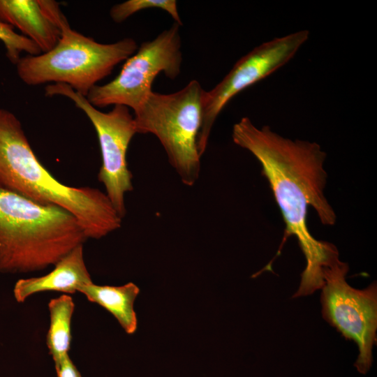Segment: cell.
Returning a JSON list of instances; mask_svg holds the SVG:
<instances>
[{
    "label": "cell",
    "instance_id": "1",
    "mask_svg": "<svg viewBox=\"0 0 377 377\" xmlns=\"http://www.w3.org/2000/svg\"><path fill=\"white\" fill-rule=\"evenodd\" d=\"M232 138L260 162L282 214L286 228L277 256L286 239L295 235L305 256L306 265L293 297L312 294L324 284L323 269L339 256L334 244L315 239L306 223L309 206L323 224L336 222L324 194L325 152L316 142L284 138L268 126L258 128L246 117L234 124Z\"/></svg>",
    "mask_w": 377,
    "mask_h": 377
},
{
    "label": "cell",
    "instance_id": "2",
    "mask_svg": "<svg viewBox=\"0 0 377 377\" xmlns=\"http://www.w3.org/2000/svg\"><path fill=\"white\" fill-rule=\"evenodd\" d=\"M0 187L67 210L88 239H101L121 226L122 219L105 193L94 187L67 186L47 170L34 152L20 121L3 108H0Z\"/></svg>",
    "mask_w": 377,
    "mask_h": 377
},
{
    "label": "cell",
    "instance_id": "3",
    "mask_svg": "<svg viewBox=\"0 0 377 377\" xmlns=\"http://www.w3.org/2000/svg\"><path fill=\"white\" fill-rule=\"evenodd\" d=\"M87 239L67 210L0 187V274L45 269Z\"/></svg>",
    "mask_w": 377,
    "mask_h": 377
},
{
    "label": "cell",
    "instance_id": "4",
    "mask_svg": "<svg viewBox=\"0 0 377 377\" xmlns=\"http://www.w3.org/2000/svg\"><path fill=\"white\" fill-rule=\"evenodd\" d=\"M41 3L59 27L60 36L50 50L27 55L18 61L17 75L27 85L63 83L86 97L98 82L111 74L138 47L131 38L112 43H98L72 29L57 1L41 0Z\"/></svg>",
    "mask_w": 377,
    "mask_h": 377
},
{
    "label": "cell",
    "instance_id": "5",
    "mask_svg": "<svg viewBox=\"0 0 377 377\" xmlns=\"http://www.w3.org/2000/svg\"><path fill=\"white\" fill-rule=\"evenodd\" d=\"M205 91L193 80L171 94L152 92L134 112L137 133H151L162 145L182 182L193 186L200 172L197 140Z\"/></svg>",
    "mask_w": 377,
    "mask_h": 377
},
{
    "label": "cell",
    "instance_id": "6",
    "mask_svg": "<svg viewBox=\"0 0 377 377\" xmlns=\"http://www.w3.org/2000/svg\"><path fill=\"white\" fill-rule=\"evenodd\" d=\"M179 27L174 22L153 40L142 43L115 78L89 91L88 101L96 108L121 105L135 112L152 92L159 73L172 80L177 77L182 61Z\"/></svg>",
    "mask_w": 377,
    "mask_h": 377
},
{
    "label": "cell",
    "instance_id": "7",
    "mask_svg": "<svg viewBox=\"0 0 377 377\" xmlns=\"http://www.w3.org/2000/svg\"><path fill=\"white\" fill-rule=\"evenodd\" d=\"M47 96H61L71 100L94 126L101 149L102 164L98 174L105 194L123 219L126 214L124 195L133 189V175L126 159L128 145L137 133L133 115L128 108L115 105L108 112L93 106L82 94L63 83L48 84Z\"/></svg>",
    "mask_w": 377,
    "mask_h": 377
},
{
    "label": "cell",
    "instance_id": "8",
    "mask_svg": "<svg viewBox=\"0 0 377 377\" xmlns=\"http://www.w3.org/2000/svg\"><path fill=\"white\" fill-rule=\"evenodd\" d=\"M348 270L339 256L323 269L322 314L342 336L356 343L359 355L354 365L365 374L371 366L376 341L377 286L374 282L364 290L351 287L346 280Z\"/></svg>",
    "mask_w": 377,
    "mask_h": 377
},
{
    "label": "cell",
    "instance_id": "9",
    "mask_svg": "<svg viewBox=\"0 0 377 377\" xmlns=\"http://www.w3.org/2000/svg\"><path fill=\"white\" fill-rule=\"evenodd\" d=\"M307 30L273 38L241 57L203 101L202 119L197 140L200 156L205 153L212 126L226 105L237 94L286 65L308 40Z\"/></svg>",
    "mask_w": 377,
    "mask_h": 377
},
{
    "label": "cell",
    "instance_id": "10",
    "mask_svg": "<svg viewBox=\"0 0 377 377\" xmlns=\"http://www.w3.org/2000/svg\"><path fill=\"white\" fill-rule=\"evenodd\" d=\"M48 274L19 279L13 288L15 300L22 303L34 294L57 291L73 294L83 284L91 282L84 260L83 245H79L62 258Z\"/></svg>",
    "mask_w": 377,
    "mask_h": 377
},
{
    "label": "cell",
    "instance_id": "11",
    "mask_svg": "<svg viewBox=\"0 0 377 377\" xmlns=\"http://www.w3.org/2000/svg\"><path fill=\"white\" fill-rule=\"evenodd\" d=\"M0 22L20 29L42 53L52 49L60 36L59 27L40 0H0Z\"/></svg>",
    "mask_w": 377,
    "mask_h": 377
},
{
    "label": "cell",
    "instance_id": "12",
    "mask_svg": "<svg viewBox=\"0 0 377 377\" xmlns=\"http://www.w3.org/2000/svg\"><path fill=\"white\" fill-rule=\"evenodd\" d=\"M77 292L112 314L127 334L136 331L138 320L133 305L140 289L135 283L110 286H98L91 281L80 286Z\"/></svg>",
    "mask_w": 377,
    "mask_h": 377
},
{
    "label": "cell",
    "instance_id": "13",
    "mask_svg": "<svg viewBox=\"0 0 377 377\" xmlns=\"http://www.w3.org/2000/svg\"><path fill=\"white\" fill-rule=\"evenodd\" d=\"M75 304L72 297L63 295L52 299L48 304L50 324L47 334L46 343L58 369L63 360L68 355L71 343V320Z\"/></svg>",
    "mask_w": 377,
    "mask_h": 377
},
{
    "label": "cell",
    "instance_id": "14",
    "mask_svg": "<svg viewBox=\"0 0 377 377\" xmlns=\"http://www.w3.org/2000/svg\"><path fill=\"white\" fill-rule=\"evenodd\" d=\"M150 8H158L167 12L179 25H182L175 0H128L113 6L110 10L112 20L120 23L134 13Z\"/></svg>",
    "mask_w": 377,
    "mask_h": 377
},
{
    "label": "cell",
    "instance_id": "15",
    "mask_svg": "<svg viewBox=\"0 0 377 377\" xmlns=\"http://www.w3.org/2000/svg\"><path fill=\"white\" fill-rule=\"evenodd\" d=\"M0 40L3 43L6 56L10 61L16 65L21 58V54L27 55L41 54L39 47L31 40L17 34L13 27L0 22Z\"/></svg>",
    "mask_w": 377,
    "mask_h": 377
},
{
    "label": "cell",
    "instance_id": "16",
    "mask_svg": "<svg viewBox=\"0 0 377 377\" xmlns=\"http://www.w3.org/2000/svg\"><path fill=\"white\" fill-rule=\"evenodd\" d=\"M56 371L57 377H82L69 355L63 360Z\"/></svg>",
    "mask_w": 377,
    "mask_h": 377
}]
</instances>
